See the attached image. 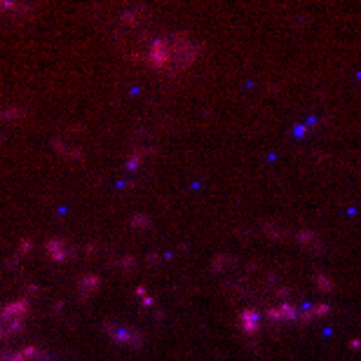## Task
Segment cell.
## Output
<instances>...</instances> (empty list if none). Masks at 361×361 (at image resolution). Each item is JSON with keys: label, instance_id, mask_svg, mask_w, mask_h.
<instances>
[{"label": "cell", "instance_id": "cell-1", "mask_svg": "<svg viewBox=\"0 0 361 361\" xmlns=\"http://www.w3.org/2000/svg\"><path fill=\"white\" fill-rule=\"evenodd\" d=\"M26 305L24 303H14V305H7V308L0 312V326L7 331H19L24 324V317H26Z\"/></svg>", "mask_w": 361, "mask_h": 361}]
</instances>
